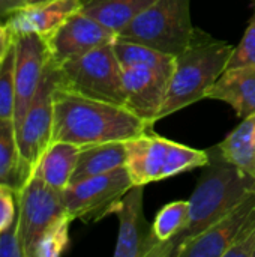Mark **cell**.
Here are the masks:
<instances>
[{"label":"cell","instance_id":"obj_5","mask_svg":"<svg viewBox=\"0 0 255 257\" xmlns=\"http://www.w3.org/2000/svg\"><path fill=\"white\" fill-rule=\"evenodd\" d=\"M194 29L191 0H156L120 30L117 39L143 44L176 57L189 44Z\"/></svg>","mask_w":255,"mask_h":257},{"label":"cell","instance_id":"obj_17","mask_svg":"<svg viewBox=\"0 0 255 257\" xmlns=\"http://www.w3.org/2000/svg\"><path fill=\"white\" fill-rule=\"evenodd\" d=\"M32 175L33 169L27 166L20 152L14 119L0 117V185H6L18 194Z\"/></svg>","mask_w":255,"mask_h":257},{"label":"cell","instance_id":"obj_31","mask_svg":"<svg viewBox=\"0 0 255 257\" xmlns=\"http://www.w3.org/2000/svg\"><path fill=\"white\" fill-rule=\"evenodd\" d=\"M12 41H14V36L8 30V27L5 24H0V59L3 57V54L9 48V45L12 44Z\"/></svg>","mask_w":255,"mask_h":257},{"label":"cell","instance_id":"obj_33","mask_svg":"<svg viewBox=\"0 0 255 257\" xmlns=\"http://www.w3.org/2000/svg\"><path fill=\"white\" fill-rule=\"evenodd\" d=\"M252 2H254V5H255V0H252Z\"/></svg>","mask_w":255,"mask_h":257},{"label":"cell","instance_id":"obj_3","mask_svg":"<svg viewBox=\"0 0 255 257\" xmlns=\"http://www.w3.org/2000/svg\"><path fill=\"white\" fill-rule=\"evenodd\" d=\"M234 47L195 27L186 48L174 57V69L158 120L207 98L227 69Z\"/></svg>","mask_w":255,"mask_h":257},{"label":"cell","instance_id":"obj_2","mask_svg":"<svg viewBox=\"0 0 255 257\" xmlns=\"http://www.w3.org/2000/svg\"><path fill=\"white\" fill-rule=\"evenodd\" d=\"M209 163L188 200L185 227L173 241L159 247L153 257H174L182 245L207 230L255 191L254 178L225 160L218 146L209 149Z\"/></svg>","mask_w":255,"mask_h":257},{"label":"cell","instance_id":"obj_1","mask_svg":"<svg viewBox=\"0 0 255 257\" xmlns=\"http://www.w3.org/2000/svg\"><path fill=\"white\" fill-rule=\"evenodd\" d=\"M125 105L93 99L59 84L54 90L51 142H69L80 148L107 142H126L152 131Z\"/></svg>","mask_w":255,"mask_h":257},{"label":"cell","instance_id":"obj_23","mask_svg":"<svg viewBox=\"0 0 255 257\" xmlns=\"http://www.w3.org/2000/svg\"><path fill=\"white\" fill-rule=\"evenodd\" d=\"M114 53L122 66H138V68H149L153 69L165 77H171L174 69V57L150 48L143 44L128 42L116 39L113 42Z\"/></svg>","mask_w":255,"mask_h":257},{"label":"cell","instance_id":"obj_18","mask_svg":"<svg viewBox=\"0 0 255 257\" xmlns=\"http://www.w3.org/2000/svg\"><path fill=\"white\" fill-rule=\"evenodd\" d=\"M80 149V146L69 142H51L33 173L54 190L63 191L71 184Z\"/></svg>","mask_w":255,"mask_h":257},{"label":"cell","instance_id":"obj_24","mask_svg":"<svg viewBox=\"0 0 255 257\" xmlns=\"http://www.w3.org/2000/svg\"><path fill=\"white\" fill-rule=\"evenodd\" d=\"M74 220L63 214L53 224H50L41 235L33 257H59L69 245V226Z\"/></svg>","mask_w":255,"mask_h":257},{"label":"cell","instance_id":"obj_12","mask_svg":"<svg viewBox=\"0 0 255 257\" xmlns=\"http://www.w3.org/2000/svg\"><path fill=\"white\" fill-rule=\"evenodd\" d=\"M255 212V191L225 217L182 245L174 257H225Z\"/></svg>","mask_w":255,"mask_h":257},{"label":"cell","instance_id":"obj_30","mask_svg":"<svg viewBox=\"0 0 255 257\" xmlns=\"http://www.w3.org/2000/svg\"><path fill=\"white\" fill-rule=\"evenodd\" d=\"M26 3L27 0H0V24H5L9 15Z\"/></svg>","mask_w":255,"mask_h":257},{"label":"cell","instance_id":"obj_26","mask_svg":"<svg viewBox=\"0 0 255 257\" xmlns=\"http://www.w3.org/2000/svg\"><path fill=\"white\" fill-rule=\"evenodd\" d=\"M243 65H255V12L242 41L237 47H234L227 68H236Z\"/></svg>","mask_w":255,"mask_h":257},{"label":"cell","instance_id":"obj_4","mask_svg":"<svg viewBox=\"0 0 255 257\" xmlns=\"http://www.w3.org/2000/svg\"><path fill=\"white\" fill-rule=\"evenodd\" d=\"M125 167L134 185L146 187L150 182L173 178L176 175L204 167L209 163V151L194 149L161 136L153 131L125 142Z\"/></svg>","mask_w":255,"mask_h":257},{"label":"cell","instance_id":"obj_25","mask_svg":"<svg viewBox=\"0 0 255 257\" xmlns=\"http://www.w3.org/2000/svg\"><path fill=\"white\" fill-rule=\"evenodd\" d=\"M15 113V45L14 41L0 59V117Z\"/></svg>","mask_w":255,"mask_h":257},{"label":"cell","instance_id":"obj_10","mask_svg":"<svg viewBox=\"0 0 255 257\" xmlns=\"http://www.w3.org/2000/svg\"><path fill=\"white\" fill-rule=\"evenodd\" d=\"M117 33L81 11L72 14L50 38L45 39L50 59L56 66L77 59L92 50L113 44Z\"/></svg>","mask_w":255,"mask_h":257},{"label":"cell","instance_id":"obj_32","mask_svg":"<svg viewBox=\"0 0 255 257\" xmlns=\"http://www.w3.org/2000/svg\"><path fill=\"white\" fill-rule=\"evenodd\" d=\"M39 2H50V0H27V3H39Z\"/></svg>","mask_w":255,"mask_h":257},{"label":"cell","instance_id":"obj_9","mask_svg":"<svg viewBox=\"0 0 255 257\" xmlns=\"http://www.w3.org/2000/svg\"><path fill=\"white\" fill-rule=\"evenodd\" d=\"M59 81V69L51 62L47 63L39 89L29 105L21 123L17 126L20 152L30 169L39 163L41 157L51 145L54 123V90Z\"/></svg>","mask_w":255,"mask_h":257},{"label":"cell","instance_id":"obj_21","mask_svg":"<svg viewBox=\"0 0 255 257\" xmlns=\"http://www.w3.org/2000/svg\"><path fill=\"white\" fill-rule=\"evenodd\" d=\"M218 148L225 160L255 179V114L242 119Z\"/></svg>","mask_w":255,"mask_h":257},{"label":"cell","instance_id":"obj_34","mask_svg":"<svg viewBox=\"0 0 255 257\" xmlns=\"http://www.w3.org/2000/svg\"><path fill=\"white\" fill-rule=\"evenodd\" d=\"M254 257H255V253H254Z\"/></svg>","mask_w":255,"mask_h":257},{"label":"cell","instance_id":"obj_11","mask_svg":"<svg viewBox=\"0 0 255 257\" xmlns=\"http://www.w3.org/2000/svg\"><path fill=\"white\" fill-rule=\"evenodd\" d=\"M15 45V128L21 123L42 81L50 60L44 38L36 33L14 36Z\"/></svg>","mask_w":255,"mask_h":257},{"label":"cell","instance_id":"obj_28","mask_svg":"<svg viewBox=\"0 0 255 257\" xmlns=\"http://www.w3.org/2000/svg\"><path fill=\"white\" fill-rule=\"evenodd\" d=\"M17 218V193L0 185V233L6 230Z\"/></svg>","mask_w":255,"mask_h":257},{"label":"cell","instance_id":"obj_22","mask_svg":"<svg viewBox=\"0 0 255 257\" xmlns=\"http://www.w3.org/2000/svg\"><path fill=\"white\" fill-rule=\"evenodd\" d=\"M188 200H177L165 205L155 217L150 226V236L146 247L144 257H153L155 251L173 241L185 227L188 218Z\"/></svg>","mask_w":255,"mask_h":257},{"label":"cell","instance_id":"obj_14","mask_svg":"<svg viewBox=\"0 0 255 257\" xmlns=\"http://www.w3.org/2000/svg\"><path fill=\"white\" fill-rule=\"evenodd\" d=\"M143 202L144 187L132 185L113 209V215L119 218L116 257H144L150 226L146 223Z\"/></svg>","mask_w":255,"mask_h":257},{"label":"cell","instance_id":"obj_8","mask_svg":"<svg viewBox=\"0 0 255 257\" xmlns=\"http://www.w3.org/2000/svg\"><path fill=\"white\" fill-rule=\"evenodd\" d=\"M63 214L66 209L62 191L54 190L33 173L17 194L18 235L24 257H33L41 235Z\"/></svg>","mask_w":255,"mask_h":257},{"label":"cell","instance_id":"obj_7","mask_svg":"<svg viewBox=\"0 0 255 257\" xmlns=\"http://www.w3.org/2000/svg\"><path fill=\"white\" fill-rule=\"evenodd\" d=\"M132 179L125 166L74 184L62 191L66 214L72 220L96 223L113 214L114 206L132 187Z\"/></svg>","mask_w":255,"mask_h":257},{"label":"cell","instance_id":"obj_15","mask_svg":"<svg viewBox=\"0 0 255 257\" xmlns=\"http://www.w3.org/2000/svg\"><path fill=\"white\" fill-rule=\"evenodd\" d=\"M80 8L81 0H50L26 3L9 15L5 26L12 36L36 33L47 39L72 14L80 11Z\"/></svg>","mask_w":255,"mask_h":257},{"label":"cell","instance_id":"obj_6","mask_svg":"<svg viewBox=\"0 0 255 257\" xmlns=\"http://www.w3.org/2000/svg\"><path fill=\"white\" fill-rule=\"evenodd\" d=\"M59 84L80 95L125 105L122 65L113 44L92 50L57 66Z\"/></svg>","mask_w":255,"mask_h":257},{"label":"cell","instance_id":"obj_27","mask_svg":"<svg viewBox=\"0 0 255 257\" xmlns=\"http://www.w3.org/2000/svg\"><path fill=\"white\" fill-rule=\"evenodd\" d=\"M255 253V212L240 232L236 242L225 253V257H254Z\"/></svg>","mask_w":255,"mask_h":257},{"label":"cell","instance_id":"obj_20","mask_svg":"<svg viewBox=\"0 0 255 257\" xmlns=\"http://www.w3.org/2000/svg\"><path fill=\"white\" fill-rule=\"evenodd\" d=\"M156 0H81L80 11L117 35Z\"/></svg>","mask_w":255,"mask_h":257},{"label":"cell","instance_id":"obj_13","mask_svg":"<svg viewBox=\"0 0 255 257\" xmlns=\"http://www.w3.org/2000/svg\"><path fill=\"white\" fill-rule=\"evenodd\" d=\"M125 107L150 125L158 122L170 78L149 68L122 66Z\"/></svg>","mask_w":255,"mask_h":257},{"label":"cell","instance_id":"obj_16","mask_svg":"<svg viewBox=\"0 0 255 257\" xmlns=\"http://www.w3.org/2000/svg\"><path fill=\"white\" fill-rule=\"evenodd\" d=\"M207 98L227 102L240 119L255 114V65L227 68Z\"/></svg>","mask_w":255,"mask_h":257},{"label":"cell","instance_id":"obj_19","mask_svg":"<svg viewBox=\"0 0 255 257\" xmlns=\"http://www.w3.org/2000/svg\"><path fill=\"white\" fill-rule=\"evenodd\" d=\"M126 163L125 142H107L83 146L80 149L75 172L71 184L113 172Z\"/></svg>","mask_w":255,"mask_h":257},{"label":"cell","instance_id":"obj_29","mask_svg":"<svg viewBox=\"0 0 255 257\" xmlns=\"http://www.w3.org/2000/svg\"><path fill=\"white\" fill-rule=\"evenodd\" d=\"M0 257H24L17 218L6 230L0 233Z\"/></svg>","mask_w":255,"mask_h":257}]
</instances>
